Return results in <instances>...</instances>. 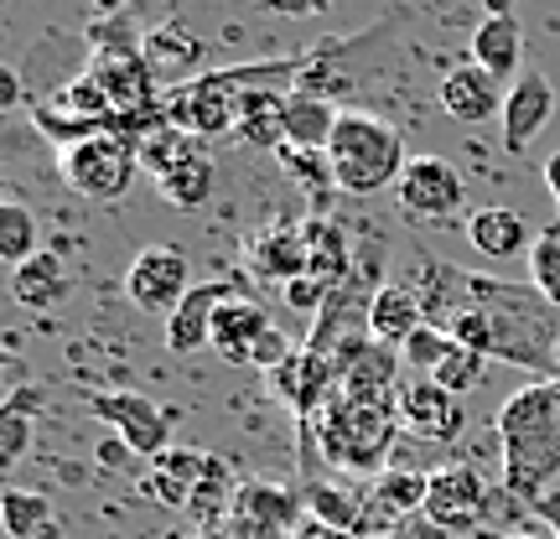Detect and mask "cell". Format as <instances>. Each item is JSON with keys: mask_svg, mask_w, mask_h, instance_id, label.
Wrapping results in <instances>:
<instances>
[{"mask_svg": "<svg viewBox=\"0 0 560 539\" xmlns=\"http://www.w3.org/2000/svg\"><path fill=\"white\" fill-rule=\"evenodd\" d=\"M208 467H213V457H208V452H192V446H172V452H161V457L151 461L156 478L177 482L187 493H198V482L208 478Z\"/></svg>", "mask_w": 560, "mask_h": 539, "instance_id": "1f68e13d", "label": "cell"}, {"mask_svg": "<svg viewBox=\"0 0 560 539\" xmlns=\"http://www.w3.org/2000/svg\"><path fill=\"white\" fill-rule=\"evenodd\" d=\"M493 436L503 452V488L535 508L560 478V379H535L509 395L493 415Z\"/></svg>", "mask_w": 560, "mask_h": 539, "instance_id": "7a4b0ae2", "label": "cell"}, {"mask_svg": "<svg viewBox=\"0 0 560 539\" xmlns=\"http://www.w3.org/2000/svg\"><path fill=\"white\" fill-rule=\"evenodd\" d=\"M338 104L312 99V94H291V136L285 145H301V151H327L332 145V130H338Z\"/></svg>", "mask_w": 560, "mask_h": 539, "instance_id": "d4e9b609", "label": "cell"}, {"mask_svg": "<svg viewBox=\"0 0 560 539\" xmlns=\"http://www.w3.org/2000/svg\"><path fill=\"white\" fill-rule=\"evenodd\" d=\"M234 296L229 285H192L187 296H182V306L166 317V353H198V348H208L213 342V317H219V306Z\"/></svg>", "mask_w": 560, "mask_h": 539, "instance_id": "9a60e30c", "label": "cell"}, {"mask_svg": "<svg viewBox=\"0 0 560 539\" xmlns=\"http://www.w3.org/2000/svg\"><path fill=\"white\" fill-rule=\"evenodd\" d=\"M140 172V156L136 145L115 130H104V136L83 140L73 151H62V181L89 202H115L130 192V181Z\"/></svg>", "mask_w": 560, "mask_h": 539, "instance_id": "8992f818", "label": "cell"}, {"mask_svg": "<svg viewBox=\"0 0 560 539\" xmlns=\"http://www.w3.org/2000/svg\"><path fill=\"white\" fill-rule=\"evenodd\" d=\"M0 524L11 539H42L52 529V499H42L32 488H5L0 493Z\"/></svg>", "mask_w": 560, "mask_h": 539, "instance_id": "4316f807", "label": "cell"}, {"mask_svg": "<svg viewBox=\"0 0 560 539\" xmlns=\"http://www.w3.org/2000/svg\"><path fill=\"white\" fill-rule=\"evenodd\" d=\"M400 400H348L332 389V400L317 410V441L327 467L338 472H359V478H374V472H389V446L400 436Z\"/></svg>", "mask_w": 560, "mask_h": 539, "instance_id": "3957f363", "label": "cell"}, {"mask_svg": "<svg viewBox=\"0 0 560 539\" xmlns=\"http://www.w3.org/2000/svg\"><path fill=\"white\" fill-rule=\"evenodd\" d=\"M556 115V83L545 68H524L520 83L503 94V115H499V136H503V151L509 156H524L535 136H540L545 125Z\"/></svg>", "mask_w": 560, "mask_h": 539, "instance_id": "8fae6325", "label": "cell"}, {"mask_svg": "<svg viewBox=\"0 0 560 539\" xmlns=\"http://www.w3.org/2000/svg\"><path fill=\"white\" fill-rule=\"evenodd\" d=\"M400 363L405 353L400 348H384V342L363 338L353 342V348H342L338 359V395H348V400H400Z\"/></svg>", "mask_w": 560, "mask_h": 539, "instance_id": "7c38bea8", "label": "cell"}, {"mask_svg": "<svg viewBox=\"0 0 560 539\" xmlns=\"http://www.w3.org/2000/svg\"><path fill=\"white\" fill-rule=\"evenodd\" d=\"M472 62L482 73H493L499 83H520V62H524V32L514 11H488L472 32Z\"/></svg>", "mask_w": 560, "mask_h": 539, "instance_id": "2e32d148", "label": "cell"}, {"mask_svg": "<svg viewBox=\"0 0 560 539\" xmlns=\"http://www.w3.org/2000/svg\"><path fill=\"white\" fill-rule=\"evenodd\" d=\"M306 508H312V519H322L332 535H353L363 524V508L353 493H342L332 482H306Z\"/></svg>", "mask_w": 560, "mask_h": 539, "instance_id": "83f0119b", "label": "cell"}, {"mask_svg": "<svg viewBox=\"0 0 560 539\" xmlns=\"http://www.w3.org/2000/svg\"><path fill=\"white\" fill-rule=\"evenodd\" d=\"M488 508V478H482L472 461H446L431 472V493H425V519L436 529H472Z\"/></svg>", "mask_w": 560, "mask_h": 539, "instance_id": "30bf717a", "label": "cell"}, {"mask_svg": "<svg viewBox=\"0 0 560 539\" xmlns=\"http://www.w3.org/2000/svg\"><path fill=\"white\" fill-rule=\"evenodd\" d=\"M187 291H192V265H187L177 244H145L125 270V296L136 301L140 312L172 317Z\"/></svg>", "mask_w": 560, "mask_h": 539, "instance_id": "9c48e42d", "label": "cell"}, {"mask_svg": "<svg viewBox=\"0 0 560 539\" xmlns=\"http://www.w3.org/2000/svg\"><path fill=\"white\" fill-rule=\"evenodd\" d=\"M265 11H276V16H322V11H332V0H265Z\"/></svg>", "mask_w": 560, "mask_h": 539, "instance_id": "74e56055", "label": "cell"}, {"mask_svg": "<svg viewBox=\"0 0 560 539\" xmlns=\"http://www.w3.org/2000/svg\"><path fill=\"white\" fill-rule=\"evenodd\" d=\"M0 104H5V109H16L21 104V73L16 68H0Z\"/></svg>", "mask_w": 560, "mask_h": 539, "instance_id": "ab89813d", "label": "cell"}, {"mask_svg": "<svg viewBox=\"0 0 560 539\" xmlns=\"http://www.w3.org/2000/svg\"><path fill=\"white\" fill-rule=\"evenodd\" d=\"M420 327H425V301H420V291L395 285V280L374 291V306H369V332H374V342H384V348H405Z\"/></svg>", "mask_w": 560, "mask_h": 539, "instance_id": "d6986e66", "label": "cell"}, {"mask_svg": "<svg viewBox=\"0 0 560 539\" xmlns=\"http://www.w3.org/2000/svg\"><path fill=\"white\" fill-rule=\"evenodd\" d=\"M234 519H240L249 535L276 539L285 524L296 519V503H291V493L276 488V482H244L240 499H234Z\"/></svg>", "mask_w": 560, "mask_h": 539, "instance_id": "7402d4cb", "label": "cell"}, {"mask_svg": "<svg viewBox=\"0 0 560 539\" xmlns=\"http://www.w3.org/2000/svg\"><path fill=\"white\" fill-rule=\"evenodd\" d=\"M535 514H540V519L550 524V535L560 539V493H545V499L535 503Z\"/></svg>", "mask_w": 560, "mask_h": 539, "instance_id": "60d3db41", "label": "cell"}, {"mask_svg": "<svg viewBox=\"0 0 560 539\" xmlns=\"http://www.w3.org/2000/svg\"><path fill=\"white\" fill-rule=\"evenodd\" d=\"M467 239L488 260H514V255H529L535 234H529L524 213H514V208H478L467 219Z\"/></svg>", "mask_w": 560, "mask_h": 539, "instance_id": "44dd1931", "label": "cell"}, {"mask_svg": "<svg viewBox=\"0 0 560 539\" xmlns=\"http://www.w3.org/2000/svg\"><path fill=\"white\" fill-rule=\"evenodd\" d=\"M0 425H5V436H0V461L16 467V461L32 452V415H5V410H0Z\"/></svg>", "mask_w": 560, "mask_h": 539, "instance_id": "e575fe53", "label": "cell"}, {"mask_svg": "<svg viewBox=\"0 0 560 539\" xmlns=\"http://www.w3.org/2000/svg\"><path fill=\"white\" fill-rule=\"evenodd\" d=\"M276 156H280V166H285V177L301 181L306 192H327V187H338V181H332V166H327V161H317V156H327V151H301V145H280Z\"/></svg>", "mask_w": 560, "mask_h": 539, "instance_id": "836d02e7", "label": "cell"}, {"mask_svg": "<svg viewBox=\"0 0 560 539\" xmlns=\"http://www.w3.org/2000/svg\"><path fill=\"white\" fill-rule=\"evenodd\" d=\"M556 363H560V353H556Z\"/></svg>", "mask_w": 560, "mask_h": 539, "instance_id": "ee69618b", "label": "cell"}, {"mask_svg": "<svg viewBox=\"0 0 560 539\" xmlns=\"http://www.w3.org/2000/svg\"><path fill=\"white\" fill-rule=\"evenodd\" d=\"M395 202L410 223H452L467 202V181L446 156H410L405 177L395 181Z\"/></svg>", "mask_w": 560, "mask_h": 539, "instance_id": "ba28073f", "label": "cell"}, {"mask_svg": "<svg viewBox=\"0 0 560 539\" xmlns=\"http://www.w3.org/2000/svg\"><path fill=\"white\" fill-rule=\"evenodd\" d=\"M11 296L16 306L26 312H52L62 301L73 296V276H68V265L52 255V249H42L37 260H26L21 270H11Z\"/></svg>", "mask_w": 560, "mask_h": 539, "instance_id": "ffe728a7", "label": "cell"}, {"mask_svg": "<svg viewBox=\"0 0 560 539\" xmlns=\"http://www.w3.org/2000/svg\"><path fill=\"white\" fill-rule=\"evenodd\" d=\"M420 301H425V321L446 327L462 348H472L482 359L520 363L529 374L560 368V306H550L535 285H509V280H488L472 270L425 265Z\"/></svg>", "mask_w": 560, "mask_h": 539, "instance_id": "6da1fadb", "label": "cell"}, {"mask_svg": "<svg viewBox=\"0 0 560 539\" xmlns=\"http://www.w3.org/2000/svg\"><path fill=\"white\" fill-rule=\"evenodd\" d=\"M161 198L172 202V208H182V213H192V208H202L208 202V192H213V156H208V145H192L187 156L166 172V177H156Z\"/></svg>", "mask_w": 560, "mask_h": 539, "instance_id": "cb8c5ba5", "label": "cell"}, {"mask_svg": "<svg viewBox=\"0 0 560 539\" xmlns=\"http://www.w3.org/2000/svg\"><path fill=\"white\" fill-rule=\"evenodd\" d=\"M482 368H488V359L472 353V348H462V342L452 338V353L441 359V368L431 374V379H436L441 389H452V395H472V389L482 384Z\"/></svg>", "mask_w": 560, "mask_h": 539, "instance_id": "4dcf8cb0", "label": "cell"}, {"mask_svg": "<svg viewBox=\"0 0 560 539\" xmlns=\"http://www.w3.org/2000/svg\"><path fill=\"white\" fill-rule=\"evenodd\" d=\"M177 539H182V535H177Z\"/></svg>", "mask_w": 560, "mask_h": 539, "instance_id": "bcb514c9", "label": "cell"}, {"mask_svg": "<svg viewBox=\"0 0 560 539\" xmlns=\"http://www.w3.org/2000/svg\"><path fill=\"white\" fill-rule=\"evenodd\" d=\"M5 415H37L42 410V389L37 384H16L11 395H5V405H0Z\"/></svg>", "mask_w": 560, "mask_h": 539, "instance_id": "d590c367", "label": "cell"}, {"mask_svg": "<svg viewBox=\"0 0 560 539\" xmlns=\"http://www.w3.org/2000/svg\"><path fill=\"white\" fill-rule=\"evenodd\" d=\"M400 26H405V11H389V16H380L374 26H363L359 37L322 42L312 52H301V79L291 94H312V99H327V104L353 99L363 83L380 73V62H384V52L395 47Z\"/></svg>", "mask_w": 560, "mask_h": 539, "instance_id": "5b68a950", "label": "cell"}, {"mask_svg": "<svg viewBox=\"0 0 560 539\" xmlns=\"http://www.w3.org/2000/svg\"><path fill=\"white\" fill-rule=\"evenodd\" d=\"M503 94H509V89H499V79L482 73L472 58L457 62V68L441 79V109L457 125H488L493 115H503Z\"/></svg>", "mask_w": 560, "mask_h": 539, "instance_id": "5bb4252c", "label": "cell"}, {"mask_svg": "<svg viewBox=\"0 0 560 539\" xmlns=\"http://www.w3.org/2000/svg\"><path fill=\"white\" fill-rule=\"evenodd\" d=\"M400 425L410 431V436H425V441H457L462 425H467L462 395L441 389L436 379L400 384Z\"/></svg>", "mask_w": 560, "mask_h": 539, "instance_id": "4fadbf2b", "label": "cell"}, {"mask_svg": "<svg viewBox=\"0 0 560 539\" xmlns=\"http://www.w3.org/2000/svg\"><path fill=\"white\" fill-rule=\"evenodd\" d=\"M400 353H405V363L416 368V379H431V374L441 368V359L452 353V332H446V327H436V321H425V327L405 342Z\"/></svg>", "mask_w": 560, "mask_h": 539, "instance_id": "d6a6232c", "label": "cell"}, {"mask_svg": "<svg viewBox=\"0 0 560 539\" xmlns=\"http://www.w3.org/2000/svg\"><path fill=\"white\" fill-rule=\"evenodd\" d=\"M42 255V234H37V219H32V208L16 198L0 202V260L21 270L26 260H37Z\"/></svg>", "mask_w": 560, "mask_h": 539, "instance_id": "484cf974", "label": "cell"}, {"mask_svg": "<svg viewBox=\"0 0 560 539\" xmlns=\"http://www.w3.org/2000/svg\"><path fill=\"white\" fill-rule=\"evenodd\" d=\"M327 166H332V181L348 198H369V192L405 177L410 151H405V136L389 120L369 115V109H342L332 145H327Z\"/></svg>", "mask_w": 560, "mask_h": 539, "instance_id": "277c9868", "label": "cell"}, {"mask_svg": "<svg viewBox=\"0 0 560 539\" xmlns=\"http://www.w3.org/2000/svg\"><path fill=\"white\" fill-rule=\"evenodd\" d=\"M425 493H431V472H405V467H389L380 482H374V499L389 508V514H425Z\"/></svg>", "mask_w": 560, "mask_h": 539, "instance_id": "f1b7e54d", "label": "cell"}, {"mask_svg": "<svg viewBox=\"0 0 560 539\" xmlns=\"http://www.w3.org/2000/svg\"><path fill=\"white\" fill-rule=\"evenodd\" d=\"M130 457H136V452H130V446H125L120 436L100 441V461H104V467H109V472H115V467H130Z\"/></svg>", "mask_w": 560, "mask_h": 539, "instance_id": "f35d334b", "label": "cell"}, {"mask_svg": "<svg viewBox=\"0 0 560 539\" xmlns=\"http://www.w3.org/2000/svg\"><path fill=\"white\" fill-rule=\"evenodd\" d=\"M529 280L550 306H560V229H540L529 244Z\"/></svg>", "mask_w": 560, "mask_h": 539, "instance_id": "f546056e", "label": "cell"}, {"mask_svg": "<svg viewBox=\"0 0 560 539\" xmlns=\"http://www.w3.org/2000/svg\"><path fill=\"white\" fill-rule=\"evenodd\" d=\"M265 332H270V317H265L260 301L229 296L219 306V317H213V342H208V348H213V353H223L229 363H249Z\"/></svg>", "mask_w": 560, "mask_h": 539, "instance_id": "ac0fdd59", "label": "cell"}, {"mask_svg": "<svg viewBox=\"0 0 560 539\" xmlns=\"http://www.w3.org/2000/svg\"><path fill=\"white\" fill-rule=\"evenodd\" d=\"M545 187H550V198H556V208H560V151L545 161Z\"/></svg>", "mask_w": 560, "mask_h": 539, "instance_id": "b9f144b4", "label": "cell"}, {"mask_svg": "<svg viewBox=\"0 0 560 539\" xmlns=\"http://www.w3.org/2000/svg\"><path fill=\"white\" fill-rule=\"evenodd\" d=\"M249 249V260L260 270L265 280H280V285H291V280L312 276V249H306V234H291V229H280V234H265V239L244 244Z\"/></svg>", "mask_w": 560, "mask_h": 539, "instance_id": "603a6c76", "label": "cell"}, {"mask_svg": "<svg viewBox=\"0 0 560 539\" xmlns=\"http://www.w3.org/2000/svg\"><path fill=\"white\" fill-rule=\"evenodd\" d=\"M234 136L260 145V151H280L285 136H291V94L285 89H249V94H240Z\"/></svg>", "mask_w": 560, "mask_h": 539, "instance_id": "e0dca14e", "label": "cell"}, {"mask_svg": "<svg viewBox=\"0 0 560 539\" xmlns=\"http://www.w3.org/2000/svg\"><path fill=\"white\" fill-rule=\"evenodd\" d=\"M83 405H89L136 457L156 461L161 452H172V410H161L156 400H145L136 389H94V395H83Z\"/></svg>", "mask_w": 560, "mask_h": 539, "instance_id": "52a82bcc", "label": "cell"}, {"mask_svg": "<svg viewBox=\"0 0 560 539\" xmlns=\"http://www.w3.org/2000/svg\"><path fill=\"white\" fill-rule=\"evenodd\" d=\"M260 5H265V0H260Z\"/></svg>", "mask_w": 560, "mask_h": 539, "instance_id": "f6af8a7d", "label": "cell"}, {"mask_svg": "<svg viewBox=\"0 0 560 539\" xmlns=\"http://www.w3.org/2000/svg\"><path fill=\"white\" fill-rule=\"evenodd\" d=\"M503 539H540V535H503Z\"/></svg>", "mask_w": 560, "mask_h": 539, "instance_id": "7bdbcfd3", "label": "cell"}, {"mask_svg": "<svg viewBox=\"0 0 560 539\" xmlns=\"http://www.w3.org/2000/svg\"><path fill=\"white\" fill-rule=\"evenodd\" d=\"M145 493H151L156 503H166V508H187V503H192V493H187V488H177V482L156 478V472L145 478Z\"/></svg>", "mask_w": 560, "mask_h": 539, "instance_id": "8d00e7d4", "label": "cell"}]
</instances>
